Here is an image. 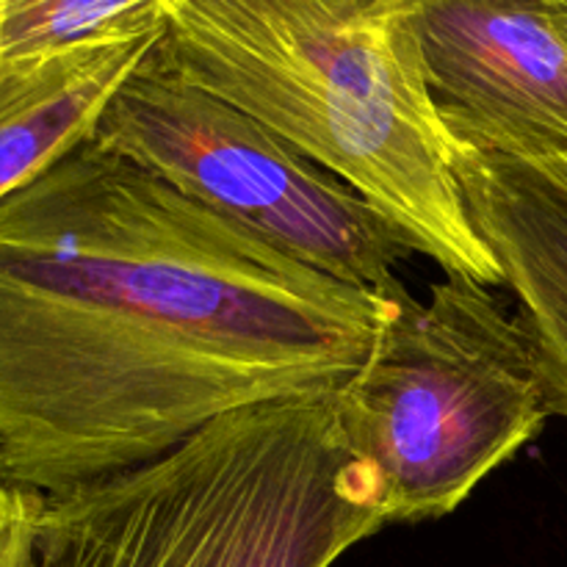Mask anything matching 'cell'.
I'll list each match as a JSON object with an SVG mask.
<instances>
[{"mask_svg":"<svg viewBox=\"0 0 567 567\" xmlns=\"http://www.w3.org/2000/svg\"><path fill=\"white\" fill-rule=\"evenodd\" d=\"M402 291L321 275L86 138L0 199V485L59 496L330 396Z\"/></svg>","mask_w":567,"mask_h":567,"instance_id":"1","label":"cell"},{"mask_svg":"<svg viewBox=\"0 0 567 567\" xmlns=\"http://www.w3.org/2000/svg\"><path fill=\"white\" fill-rule=\"evenodd\" d=\"M166 53L358 188L446 275L504 286L454 175L404 0H158Z\"/></svg>","mask_w":567,"mask_h":567,"instance_id":"2","label":"cell"},{"mask_svg":"<svg viewBox=\"0 0 567 567\" xmlns=\"http://www.w3.org/2000/svg\"><path fill=\"white\" fill-rule=\"evenodd\" d=\"M385 524L332 393L280 399L44 496L33 567H332Z\"/></svg>","mask_w":567,"mask_h":567,"instance_id":"3","label":"cell"},{"mask_svg":"<svg viewBox=\"0 0 567 567\" xmlns=\"http://www.w3.org/2000/svg\"><path fill=\"white\" fill-rule=\"evenodd\" d=\"M332 404L380 482L388 524L454 513L554 415L518 313L460 275L426 302L399 293L396 316Z\"/></svg>","mask_w":567,"mask_h":567,"instance_id":"4","label":"cell"},{"mask_svg":"<svg viewBox=\"0 0 567 567\" xmlns=\"http://www.w3.org/2000/svg\"><path fill=\"white\" fill-rule=\"evenodd\" d=\"M89 138L321 275L374 293L402 288L396 271L415 255L410 238L297 144L188 81L164 39L116 89Z\"/></svg>","mask_w":567,"mask_h":567,"instance_id":"5","label":"cell"},{"mask_svg":"<svg viewBox=\"0 0 567 567\" xmlns=\"http://www.w3.org/2000/svg\"><path fill=\"white\" fill-rule=\"evenodd\" d=\"M454 147L567 172V11L557 0H404Z\"/></svg>","mask_w":567,"mask_h":567,"instance_id":"6","label":"cell"},{"mask_svg":"<svg viewBox=\"0 0 567 567\" xmlns=\"http://www.w3.org/2000/svg\"><path fill=\"white\" fill-rule=\"evenodd\" d=\"M454 175L535 343L554 415L567 419V172L454 147Z\"/></svg>","mask_w":567,"mask_h":567,"instance_id":"7","label":"cell"},{"mask_svg":"<svg viewBox=\"0 0 567 567\" xmlns=\"http://www.w3.org/2000/svg\"><path fill=\"white\" fill-rule=\"evenodd\" d=\"M164 37L0 64V199L86 142L100 114Z\"/></svg>","mask_w":567,"mask_h":567,"instance_id":"8","label":"cell"},{"mask_svg":"<svg viewBox=\"0 0 567 567\" xmlns=\"http://www.w3.org/2000/svg\"><path fill=\"white\" fill-rule=\"evenodd\" d=\"M164 33L158 0H0V64Z\"/></svg>","mask_w":567,"mask_h":567,"instance_id":"9","label":"cell"},{"mask_svg":"<svg viewBox=\"0 0 567 567\" xmlns=\"http://www.w3.org/2000/svg\"><path fill=\"white\" fill-rule=\"evenodd\" d=\"M44 496L0 485V567H33Z\"/></svg>","mask_w":567,"mask_h":567,"instance_id":"10","label":"cell"}]
</instances>
